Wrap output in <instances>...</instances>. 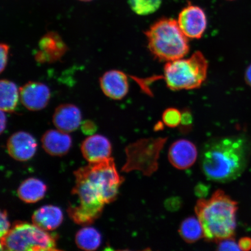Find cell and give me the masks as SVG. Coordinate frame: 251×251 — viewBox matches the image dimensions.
Masks as SVG:
<instances>
[{"label":"cell","instance_id":"cell-1","mask_svg":"<svg viewBox=\"0 0 251 251\" xmlns=\"http://www.w3.org/2000/svg\"><path fill=\"white\" fill-rule=\"evenodd\" d=\"M249 153V143L243 136L214 138L203 144L201 168L209 180L227 183L243 174Z\"/></svg>","mask_w":251,"mask_h":251},{"label":"cell","instance_id":"cell-2","mask_svg":"<svg viewBox=\"0 0 251 251\" xmlns=\"http://www.w3.org/2000/svg\"><path fill=\"white\" fill-rule=\"evenodd\" d=\"M238 203L224 191H216L209 200L198 201L195 211L203 230V237L208 241L218 242L234 237L237 226Z\"/></svg>","mask_w":251,"mask_h":251},{"label":"cell","instance_id":"cell-3","mask_svg":"<svg viewBox=\"0 0 251 251\" xmlns=\"http://www.w3.org/2000/svg\"><path fill=\"white\" fill-rule=\"evenodd\" d=\"M145 34L150 51L158 61L176 60L189 52L188 37L174 19H161L152 25Z\"/></svg>","mask_w":251,"mask_h":251},{"label":"cell","instance_id":"cell-4","mask_svg":"<svg viewBox=\"0 0 251 251\" xmlns=\"http://www.w3.org/2000/svg\"><path fill=\"white\" fill-rule=\"evenodd\" d=\"M75 186L72 193L79 200L76 206H71L68 213L75 224L87 226L102 214L106 201L102 190L95 181L78 169L74 172Z\"/></svg>","mask_w":251,"mask_h":251},{"label":"cell","instance_id":"cell-5","mask_svg":"<svg viewBox=\"0 0 251 251\" xmlns=\"http://www.w3.org/2000/svg\"><path fill=\"white\" fill-rule=\"evenodd\" d=\"M208 70V61L201 51L188 58L168 62L164 67L166 85L173 91L197 89L206 80Z\"/></svg>","mask_w":251,"mask_h":251},{"label":"cell","instance_id":"cell-6","mask_svg":"<svg viewBox=\"0 0 251 251\" xmlns=\"http://www.w3.org/2000/svg\"><path fill=\"white\" fill-rule=\"evenodd\" d=\"M55 237L35 225L18 223L1 239V250L57 251Z\"/></svg>","mask_w":251,"mask_h":251},{"label":"cell","instance_id":"cell-7","mask_svg":"<svg viewBox=\"0 0 251 251\" xmlns=\"http://www.w3.org/2000/svg\"><path fill=\"white\" fill-rule=\"evenodd\" d=\"M167 138H150L138 140L125 149L126 161L122 171H139L150 176L158 168V159Z\"/></svg>","mask_w":251,"mask_h":251},{"label":"cell","instance_id":"cell-8","mask_svg":"<svg viewBox=\"0 0 251 251\" xmlns=\"http://www.w3.org/2000/svg\"><path fill=\"white\" fill-rule=\"evenodd\" d=\"M177 23L188 38L200 39L206 29V15L202 8L189 5L182 9L178 15Z\"/></svg>","mask_w":251,"mask_h":251},{"label":"cell","instance_id":"cell-9","mask_svg":"<svg viewBox=\"0 0 251 251\" xmlns=\"http://www.w3.org/2000/svg\"><path fill=\"white\" fill-rule=\"evenodd\" d=\"M20 100L25 108L31 111L45 108L51 98V92L45 84L29 81L20 89Z\"/></svg>","mask_w":251,"mask_h":251},{"label":"cell","instance_id":"cell-10","mask_svg":"<svg viewBox=\"0 0 251 251\" xmlns=\"http://www.w3.org/2000/svg\"><path fill=\"white\" fill-rule=\"evenodd\" d=\"M40 50L36 52V61L40 63H52L59 60L67 52L68 47L57 33L50 31L41 38Z\"/></svg>","mask_w":251,"mask_h":251},{"label":"cell","instance_id":"cell-11","mask_svg":"<svg viewBox=\"0 0 251 251\" xmlns=\"http://www.w3.org/2000/svg\"><path fill=\"white\" fill-rule=\"evenodd\" d=\"M37 142L32 135L20 131L9 138L7 148L12 158L21 162L29 161L35 155Z\"/></svg>","mask_w":251,"mask_h":251},{"label":"cell","instance_id":"cell-12","mask_svg":"<svg viewBox=\"0 0 251 251\" xmlns=\"http://www.w3.org/2000/svg\"><path fill=\"white\" fill-rule=\"evenodd\" d=\"M100 84L103 94L114 100L123 99L129 90L127 75L119 70L106 72L100 77Z\"/></svg>","mask_w":251,"mask_h":251},{"label":"cell","instance_id":"cell-13","mask_svg":"<svg viewBox=\"0 0 251 251\" xmlns=\"http://www.w3.org/2000/svg\"><path fill=\"white\" fill-rule=\"evenodd\" d=\"M197 155L196 146L190 141L181 139L172 144L169 150L168 158L175 168L183 170L195 163Z\"/></svg>","mask_w":251,"mask_h":251},{"label":"cell","instance_id":"cell-14","mask_svg":"<svg viewBox=\"0 0 251 251\" xmlns=\"http://www.w3.org/2000/svg\"><path fill=\"white\" fill-rule=\"evenodd\" d=\"M81 151L88 162H99L111 157V144L102 135H92L83 141Z\"/></svg>","mask_w":251,"mask_h":251},{"label":"cell","instance_id":"cell-15","mask_svg":"<svg viewBox=\"0 0 251 251\" xmlns=\"http://www.w3.org/2000/svg\"><path fill=\"white\" fill-rule=\"evenodd\" d=\"M53 124L58 130L70 133L76 130L81 122L79 108L71 103H64L57 106L52 117Z\"/></svg>","mask_w":251,"mask_h":251},{"label":"cell","instance_id":"cell-16","mask_svg":"<svg viewBox=\"0 0 251 251\" xmlns=\"http://www.w3.org/2000/svg\"><path fill=\"white\" fill-rule=\"evenodd\" d=\"M42 146L50 155L61 156L70 150L72 141L68 133L59 130H49L42 138Z\"/></svg>","mask_w":251,"mask_h":251},{"label":"cell","instance_id":"cell-17","mask_svg":"<svg viewBox=\"0 0 251 251\" xmlns=\"http://www.w3.org/2000/svg\"><path fill=\"white\" fill-rule=\"evenodd\" d=\"M63 219L62 210L51 205L41 207L33 213L32 216L33 224L47 231L57 228L61 225Z\"/></svg>","mask_w":251,"mask_h":251},{"label":"cell","instance_id":"cell-18","mask_svg":"<svg viewBox=\"0 0 251 251\" xmlns=\"http://www.w3.org/2000/svg\"><path fill=\"white\" fill-rule=\"evenodd\" d=\"M46 185L38 178L30 177L24 180L19 187L18 196L23 201L32 203L39 201L45 197Z\"/></svg>","mask_w":251,"mask_h":251},{"label":"cell","instance_id":"cell-19","mask_svg":"<svg viewBox=\"0 0 251 251\" xmlns=\"http://www.w3.org/2000/svg\"><path fill=\"white\" fill-rule=\"evenodd\" d=\"M20 98V89L17 84L7 79H2L0 81V108L1 111L14 112L17 107Z\"/></svg>","mask_w":251,"mask_h":251},{"label":"cell","instance_id":"cell-20","mask_svg":"<svg viewBox=\"0 0 251 251\" xmlns=\"http://www.w3.org/2000/svg\"><path fill=\"white\" fill-rule=\"evenodd\" d=\"M75 243L81 250L95 251L101 245V235L96 228L87 226L77 231Z\"/></svg>","mask_w":251,"mask_h":251},{"label":"cell","instance_id":"cell-21","mask_svg":"<svg viewBox=\"0 0 251 251\" xmlns=\"http://www.w3.org/2000/svg\"><path fill=\"white\" fill-rule=\"evenodd\" d=\"M179 233L188 243H195L203 237V228L199 218L191 216L185 219L180 225Z\"/></svg>","mask_w":251,"mask_h":251},{"label":"cell","instance_id":"cell-22","mask_svg":"<svg viewBox=\"0 0 251 251\" xmlns=\"http://www.w3.org/2000/svg\"><path fill=\"white\" fill-rule=\"evenodd\" d=\"M162 0H128L132 11L137 15H148L154 13L161 5Z\"/></svg>","mask_w":251,"mask_h":251},{"label":"cell","instance_id":"cell-23","mask_svg":"<svg viewBox=\"0 0 251 251\" xmlns=\"http://www.w3.org/2000/svg\"><path fill=\"white\" fill-rule=\"evenodd\" d=\"M181 112L175 108L166 109L163 113L162 121L168 127L174 128L181 124Z\"/></svg>","mask_w":251,"mask_h":251},{"label":"cell","instance_id":"cell-24","mask_svg":"<svg viewBox=\"0 0 251 251\" xmlns=\"http://www.w3.org/2000/svg\"><path fill=\"white\" fill-rule=\"evenodd\" d=\"M218 251H240L238 244L235 242L233 237L225 238L218 242Z\"/></svg>","mask_w":251,"mask_h":251},{"label":"cell","instance_id":"cell-25","mask_svg":"<svg viewBox=\"0 0 251 251\" xmlns=\"http://www.w3.org/2000/svg\"><path fill=\"white\" fill-rule=\"evenodd\" d=\"M9 52V46L6 43H2L0 45V71L1 73L5 70L8 61V55Z\"/></svg>","mask_w":251,"mask_h":251},{"label":"cell","instance_id":"cell-26","mask_svg":"<svg viewBox=\"0 0 251 251\" xmlns=\"http://www.w3.org/2000/svg\"><path fill=\"white\" fill-rule=\"evenodd\" d=\"M1 228H0V237L1 239L4 238L6 235L8 233L10 230V223H9L8 219L7 213L5 210L1 211Z\"/></svg>","mask_w":251,"mask_h":251},{"label":"cell","instance_id":"cell-27","mask_svg":"<svg viewBox=\"0 0 251 251\" xmlns=\"http://www.w3.org/2000/svg\"><path fill=\"white\" fill-rule=\"evenodd\" d=\"M193 122V117L191 112L187 109L181 112V125L183 127H190Z\"/></svg>","mask_w":251,"mask_h":251},{"label":"cell","instance_id":"cell-28","mask_svg":"<svg viewBox=\"0 0 251 251\" xmlns=\"http://www.w3.org/2000/svg\"><path fill=\"white\" fill-rule=\"evenodd\" d=\"M83 133L86 134H93L96 130V125L93 122L86 121L81 126Z\"/></svg>","mask_w":251,"mask_h":251},{"label":"cell","instance_id":"cell-29","mask_svg":"<svg viewBox=\"0 0 251 251\" xmlns=\"http://www.w3.org/2000/svg\"><path fill=\"white\" fill-rule=\"evenodd\" d=\"M238 244L241 250L248 251L251 250V238L250 237L241 238Z\"/></svg>","mask_w":251,"mask_h":251},{"label":"cell","instance_id":"cell-30","mask_svg":"<svg viewBox=\"0 0 251 251\" xmlns=\"http://www.w3.org/2000/svg\"><path fill=\"white\" fill-rule=\"evenodd\" d=\"M208 187L205 185L200 184L197 186L196 188V193L198 196L203 197L206 196L208 193Z\"/></svg>","mask_w":251,"mask_h":251},{"label":"cell","instance_id":"cell-31","mask_svg":"<svg viewBox=\"0 0 251 251\" xmlns=\"http://www.w3.org/2000/svg\"><path fill=\"white\" fill-rule=\"evenodd\" d=\"M5 113L4 111L1 110V117H0V119H1V129H0L1 133H2L3 131H4L6 125H7V118H6Z\"/></svg>","mask_w":251,"mask_h":251},{"label":"cell","instance_id":"cell-32","mask_svg":"<svg viewBox=\"0 0 251 251\" xmlns=\"http://www.w3.org/2000/svg\"><path fill=\"white\" fill-rule=\"evenodd\" d=\"M245 78L247 83L251 87V64L247 69Z\"/></svg>","mask_w":251,"mask_h":251},{"label":"cell","instance_id":"cell-33","mask_svg":"<svg viewBox=\"0 0 251 251\" xmlns=\"http://www.w3.org/2000/svg\"><path fill=\"white\" fill-rule=\"evenodd\" d=\"M80 1H92V0H80Z\"/></svg>","mask_w":251,"mask_h":251}]
</instances>
